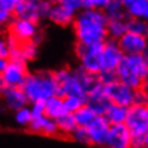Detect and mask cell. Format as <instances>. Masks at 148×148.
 I'll use <instances>...</instances> for the list:
<instances>
[{
  "label": "cell",
  "instance_id": "1",
  "mask_svg": "<svg viewBox=\"0 0 148 148\" xmlns=\"http://www.w3.org/2000/svg\"><path fill=\"white\" fill-rule=\"evenodd\" d=\"M108 16L103 9H82L77 13L72 28L75 43H104L108 39Z\"/></svg>",
  "mask_w": 148,
  "mask_h": 148
},
{
  "label": "cell",
  "instance_id": "2",
  "mask_svg": "<svg viewBox=\"0 0 148 148\" xmlns=\"http://www.w3.org/2000/svg\"><path fill=\"white\" fill-rule=\"evenodd\" d=\"M21 88L27 94L29 103L45 102L48 98L58 94V83L54 72L50 70L29 72Z\"/></svg>",
  "mask_w": 148,
  "mask_h": 148
},
{
  "label": "cell",
  "instance_id": "3",
  "mask_svg": "<svg viewBox=\"0 0 148 148\" xmlns=\"http://www.w3.org/2000/svg\"><path fill=\"white\" fill-rule=\"evenodd\" d=\"M124 123L132 134L131 147L143 148L144 134L148 129V104H132L128 107Z\"/></svg>",
  "mask_w": 148,
  "mask_h": 148
},
{
  "label": "cell",
  "instance_id": "4",
  "mask_svg": "<svg viewBox=\"0 0 148 148\" xmlns=\"http://www.w3.org/2000/svg\"><path fill=\"white\" fill-rule=\"evenodd\" d=\"M54 77L58 83L57 95H60V97H65V95L87 97L88 95L82 82H80L75 68H68V66L59 68L54 70Z\"/></svg>",
  "mask_w": 148,
  "mask_h": 148
},
{
  "label": "cell",
  "instance_id": "5",
  "mask_svg": "<svg viewBox=\"0 0 148 148\" xmlns=\"http://www.w3.org/2000/svg\"><path fill=\"white\" fill-rule=\"evenodd\" d=\"M102 50L103 43H75V54L79 60V65L90 73H99L102 70Z\"/></svg>",
  "mask_w": 148,
  "mask_h": 148
},
{
  "label": "cell",
  "instance_id": "6",
  "mask_svg": "<svg viewBox=\"0 0 148 148\" xmlns=\"http://www.w3.org/2000/svg\"><path fill=\"white\" fill-rule=\"evenodd\" d=\"M51 3V0H20L14 10V16L39 23L40 20L47 19Z\"/></svg>",
  "mask_w": 148,
  "mask_h": 148
},
{
  "label": "cell",
  "instance_id": "7",
  "mask_svg": "<svg viewBox=\"0 0 148 148\" xmlns=\"http://www.w3.org/2000/svg\"><path fill=\"white\" fill-rule=\"evenodd\" d=\"M28 73V63L9 59L5 68L0 73V89L4 87H21Z\"/></svg>",
  "mask_w": 148,
  "mask_h": 148
},
{
  "label": "cell",
  "instance_id": "8",
  "mask_svg": "<svg viewBox=\"0 0 148 148\" xmlns=\"http://www.w3.org/2000/svg\"><path fill=\"white\" fill-rule=\"evenodd\" d=\"M9 34L14 36L19 43L39 39V25L36 21L14 16L9 24Z\"/></svg>",
  "mask_w": 148,
  "mask_h": 148
},
{
  "label": "cell",
  "instance_id": "9",
  "mask_svg": "<svg viewBox=\"0 0 148 148\" xmlns=\"http://www.w3.org/2000/svg\"><path fill=\"white\" fill-rule=\"evenodd\" d=\"M0 103L5 109L15 112L19 108L30 104L21 87H4L0 89Z\"/></svg>",
  "mask_w": 148,
  "mask_h": 148
},
{
  "label": "cell",
  "instance_id": "10",
  "mask_svg": "<svg viewBox=\"0 0 148 148\" xmlns=\"http://www.w3.org/2000/svg\"><path fill=\"white\" fill-rule=\"evenodd\" d=\"M104 89L112 103L125 106V107H131L134 103L136 89H133V88L127 86V84L122 83L121 80L107 84V86H104Z\"/></svg>",
  "mask_w": 148,
  "mask_h": 148
},
{
  "label": "cell",
  "instance_id": "11",
  "mask_svg": "<svg viewBox=\"0 0 148 148\" xmlns=\"http://www.w3.org/2000/svg\"><path fill=\"white\" fill-rule=\"evenodd\" d=\"M124 53L122 51L118 40L108 38L103 43L102 50V70H116Z\"/></svg>",
  "mask_w": 148,
  "mask_h": 148
},
{
  "label": "cell",
  "instance_id": "12",
  "mask_svg": "<svg viewBox=\"0 0 148 148\" xmlns=\"http://www.w3.org/2000/svg\"><path fill=\"white\" fill-rule=\"evenodd\" d=\"M110 123L103 116H97V118L87 127L88 136H89L90 146L106 147L107 137H108Z\"/></svg>",
  "mask_w": 148,
  "mask_h": 148
},
{
  "label": "cell",
  "instance_id": "13",
  "mask_svg": "<svg viewBox=\"0 0 148 148\" xmlns=\"http://www.w3.org/2000/svg\"><path fill=\"white\" fill-rule=\"evenodd\" d=\"M118 44L124 54H142L148 48V38L128 30L118 39Z\"/></svg>",
  "mask_w": 148,
  "mask_h": 148
},
{
  "label": "cell",
  "instance_id": "14",
  "mask_svg": "<svg viewBox=\"0 0 148 148\" xmlns=\"http://www.w3.org/2000/svg\"><path fill=\"white\" fill-rule=\"evenodd\" d=\"M132 134L125 123L110 124L106 147L109 148H128L131 147Z\"/></svg>",
  "mask_w": 148,
  "mask_h": 148
},
{
  "label": "cell",
  "instance_id": "15",
  "mask_svg": "<svg viewBox=\"0 0 148 148\" xmlns=\"http://www.w3.org/2000/svg\"><path fill=\"white\" fill-rule=\"evenodd\" d=\"M28 131L33 134L45 137H57L58 134H60L57 121L48 117L47 114L33 118L30 124L28 125Z\"/></svg>",
  "mask_w": 148,
  "mask_h": 148
},
{
  "label": "cell",
  "instance_id": "16",
  "mask_svg": "<svg viewBox=\"0 0 148 148\" xmlns=\"http://www.w3.org/2000/svg\"><path fill=\"white\" fill-rule=\"evenodd\" d=\"M77 15V12L69 9L68 6L60 3H51V6L48 12L47 19L58 27H72L73 20Z\"/></svg>",
  "mask_w": 148,
  "mask_h": 148
},
{
  "label": "cell",
  "instance_id": "17",
  "mask_svg": "<svg viewBox=\"0 0 148 148\" xmlns=\"http://www.w3.org/2000/svg\"><path fill=\"white\" fill-rule=\"evenodd\" d=\"M87 106H89L98 116H103L108 107L112 104L109 97L106 93L104 84H101L87 95Z\"/></svg>",
  "mask_w": 148,
  "mask_h": 148
},
{
  "label": "cell",
  "instance_id": "18",
  "mask_svg": "<svg viewBox=\"0 0 148 148\" xmlns=\"http://www.w3.org/2000/svg\"><path fill=\"white\" fill-rule=\"evenodd\" d=\"M116 72H117V75H118V80H121L122 83L127 84V86L133 88V89H139L144 82L138 74L129 66V64L124 59V57L122 58L121 63L118 64Z\"/></svg>",
  "mask_w": 148,
  "mask_h": 148
},
{
  "label": "cell",
  "instance_id": "19",
  "mask_svg": "<svg viewBox=\"0 0 148 148\" xmlns=\"http://www.w3.org/2000/svg\"><path fill=\"white\" fill-rule=\"evenodd\" d=\"M44 106H45V114L55 121L68 113L65 109L64 102H63V97L60 95H53V97L48 98L44 102Z\"/></svg>",
  "mask_w": 148,
  "mask_h": 148
},
{
  "label": "cell",
  "instance_id": "20",
  "mask_svg": "<svg viewBox=\"0 0 148 148\" xmlns=\"http://www.w3.org/2000/svg\"><path fill=\"white\" fill-rule=\"evenodd\" d=\"M127 114H128V107L112 103L108 107V109L106 110V113L103 114V117L110 124H118V123H124Z\"/></svg>",
  "mask_w": 148,
  "mask_h": 148
},
{
  "label": "cell",
  "instance_id": "21",
  "mask_svg": "<svg viewBox=\"0 0 148 148\" xmlns=\"http://www.w3.org/2000/svg\"><path fill=\"white\" fill-rule=\"evenodd\" d=\"M77 73H78V77L80 79V82H82L84 89H86L87 94L90 93L92 90H94L95 88L98 86H101V80H99V75L98 73H90L88 72V70L83 69L82 66H77Z\"/></svg>",
  "mask_w": 148,
  "mask_h": 148
},
{
  "label": "cell",
  "instance_id": "22",
  "mask_svg": "<svg viewBox=\"0 0 148 148\" xmlns=\"http://www.w3.org/2000/svg\"><path fill=\"white\" fill-rule=\"evenodd\" d=\"M73 114H74V118H75V122H77V124H78V127H84V128H87L98 116V114L87 104L80 107V108L77 110V112H74Z\"/></svg>",
  "mask_w": 148,
  "mask_h": 148
},
{
  "label": "cell",
  "instance_id": "23",
  "mask_svg": "<svg viewBox=\"0 0 148 148\" xmlns=\"http://www.w3.org/2000/svg\"><path fill=\"white\" fill-rule=\"evenodd\" d=\"M128 18H123V19H112L108 21L107 25V30H108V38L118 40L125 32H128Z\"/></svg>",
  "mask_w": 148,
  "mask_h": 148
},
{
  "label": "cell",
  "instance_id": "24",
  "mask_svg": "<svg viewBox=\"0 0 148 148\" xmlns=\"http://www.w3.org/2000/svg\"><path fill=\"white\" fill-rule=\"evenodd\" d=\"M57 123H58L60 134L65 137H70L73 134V132L78 128V124H77L73 113H66L65 116L60 117L59 119H57Z\"/></svg>",
  "mask_w": 148,
  "mask_h": 148
},
{
  "label": "cell",
  "instance_id": "25",
  "mask_svg": "<svg viewBox=\"0 0 148 148\" xmlns=\"http://www.w3.org/2000/svg\"><path fill=\"white\" fill-rule=\"evenodd\" d=\"M127 14L131 18H139L148 21V0H134L127 8Z\"/></svg>",
  "mask_w": 148,
  "mask_h": 148
},
{
  "label": "cell",
  "instance_id": "26",
  "mask_svg": "<svg viewBox=\"0 0 148 148\" xmlns=\"http://www.w3.org/2000/svg\"><path fill=\"white\" fill-rule=\"evenodd\" d=\"M106 15L108 16L109 20L112 19H123V18H128L127 9L121 4L118 0H110L109 4L106 6L104 9Z\"/></svg>",
  "mask_w": 148,
  "mask_h": 148
},
{
  "label": "cell",
  "instance_id": "27",
  "mask_svg": "<svg viewBox=\"0 0 148 148\" xmlns=\"http://www.w3.org/2000/svg\"><path fill=\"white\" fill-rule=\"evenodd\" d=\"M33 119V114H32V109H30V104L19 108L18 110L14 112V123L18 127L21 128H28V125L30 124V122Z\"/></svg>",
  "mask_w": 148,
  "mask_h": 148
},
{
  "label": "cell",
  "instance_id": "28",
  "mask_svg": "<svg viewBox=\"0 0 148 148\" xmlns=\"http://www.w3.org/2000/svg\"><path fill=\"white\" fill-rule=\"evenodd\" d=\"M128 23V30L133 32L136 34H139L142 36L148 38V21L144 19H139V18H131L128 16L127 19Z\"/></svg>",
  "mask_w": 148,
  "mask_h": 148
},
{
  "label": "cell",
  "instance_id": "29",
  "mask_svg": "<svg viewBox=\"0 0 148 148\" xmlns=\"http://www.w3.org/2000/svg\"><path fill=\"white\" fill-rule=\"evenodd\" d=\"M65 109L68 113L77 112L80 107H83L87 103V97H79V95H65L63 97Z\"/></svg>",
  "mask_w": 148,
  "mask_h": 148
},
{
  "label": "cell",
  "instance_id": "30",
  "mask_svg": "<svg viewBox=\"0 0 148 148\" xmlns=\"http://www.w3.org/2000/svg\"><path fill=\"white\" fill-rule=\"evenodd\" d=\"M74 142L79 143V144H84V146H90L89 142V136H88V131L84 127H78L75 131L73 132V134L70 136Z\"/></svg>",
  "mask_w": 148,
  "mask_h": 148
},
{
  "label": "cell",
  "instance_id": "31",
  "mask_svg": "<svg viewBox=\"0 0 148 148\" xmlns=\"http://www.w3.org/2000/svg\"><path fill=\"white\" fill-rule=\"evenodd\" d=\"M99 75V80H101L102 84H110V83H114L118 80V75H117V72L116 70H101L98 73Z\"/></svg>",
  "mask_w": 148,
  "mask_h": 148
},
{
  "label": "cell",
  "instance_id": "32",
  "mask_svg": "<svg viewBox=\"0 0 148 148\" xmlns=\"http://www.w3.org/2000/svg\"><path fill=\"white\" fill-rule=\"evenodd\" d=\"M110 0H82V9H104Z\"/></svg>",
  "mask_w": 148,
  "mask_h": 148
},
{
  "label": "cell",
  "instance_id": "33",
  "mask_svg": "<svg viewBox=\"0 0 148 148\" xmlns=\"http://www.w3.org/2000/svg\"><path fill=\"white\" fill-rule=\"evenodd\" d=\"M54 3H60V4L68 6L69 9L74 10L78 13L79 10H82V0H51Z\"/></svg>",
  "mask_w": 148,
  "mask_h": 148
},
{
  "label": "cell",
  "instance_id": "34",
  "mask_svg": "<svg viewBox=\"0 0 148 148\" xmlns=\"http://www.w3.org/2000/svg\"><path fill=\"white\" fill-rule=\"evenodd\" d=\"M30 109H32L33 118L40 117V116H44V114H45V106H44V102L30 103Z\"/></svg>",
  "mask_w": 148,
  "mask_h": 148
},
{
  "label": "cell",
  "instance_id": "35",
  "mask_svg": "<svg viewBox=\"0 0 148 148\" xmlns=\"http://www.w3.org/2000/svg\"><path fill=\"white\" fill-rule=\"evenodd\" d=\"M13 16L14 14L8 12V10H4L0 8V28H5V27H9L10 21L13 20Z\"/></svg>",
  "mask_w": 148,
  "mask_h": 148
},
{
  "label": "cell",
  "instance_id": "36",
  "mask_svg": "<svg viewBox=\"0 0 148 148\" xmlns=\"http://www.w3.org/2000/svg\"><path fill=\"white\" fill-rule=\"evenodd\" d=\"M19 1L20 0H0V8L14 14V10H15Z\"/></svg>",
  "mask_w": 148,
  "mask_h": 148
},
{
  "label": "cell",
  "instance_id": "37",
  "mask_svg": "<svg viewBox=\"0 0 148 148\" xmlns=\"http://www.w3.org/2000/svg\"><path fill=\"white\" fill-rule=\"evenodd\" d=\"M10 57V47L8 44L6 38H0V58L9 59Z\"/></svg>",
  "mask_w": 148,
  "mask_h": 148
},
{
  "label": "cell",
  "instance_id": "38",
  "mask_svg": "<svg viewBox=\"0 0 148 148\" xmlns=\"http://www.w3.org/2000/svg\"><path fill=\"white\" fill-rule=\"evenodd\" d=\"M133 104H148V97L146 95V93L140 89H136L134 93V103Z\"/></svg>",
  "mask_w": 148,
  "mask_h": 148
},
{
  "label": "cell",
  "instance_id": "39",
  "mask_svg": "<svg viewBox=\"0 0 148 148\" xmlns=\"http://www.w3.org/2000/svg\"><path fill=\"white\" fill-rule=\"evenodd\" d=\"M140 89H142L144 93H146V95L148 97V77L146 79H144V82H143V84H142V87H140Z\"/></svg>",
  "mask_w": 148,
  "mask_h": 148
},
{
  "label": "cell",
  "instance_id": "40",
  "mask_svg": "<svg viewBox=\"0 0 148 148\" xmlns=\"http://www.w3.org/2000/svg\"><path fill=\"white\" fill-rule=\"evenodd\" d=\"M118 1H119V3H121V4H122V5H123V6H124V8H125V9H127V8H128V6H129V5H131V4H132V3H133V1H134V0H118Z\"/></svg>",
  "mask_w": 148,
  "mask_h": 148
},
{
  "label": "cell",
  "instance_id": "41",
  "mask_svg": "<svg viewBox=\"0 0 148 148\" xmlns=\"http://www.w3.org/2000/svg\"><path fill=\"white\" fill-rule=\"evenodd\" d=\"M9 59H5V58H0V73L3 72V69L5 68V65H6V63H8Z\"/></svg>",
  "mask_w": 148,
  "mask_h": 148
},
{
  "label": "cell",
  "instance_id": "42",
  "mask_svg": "<svg viewBox=\"0 0 148 148\" xmlns=\"http://www.w3.org/2000/svg\"><path fill=\"white\" fill-rule=\"evenodd\" d=\"M144 147L148 148V129H147L146 134H144Z\"/></svg>",
  "mask_w": 148,
  "mask_h": 148
},
{
  "label": "cell",
  "instance_id": "43",
  "mask_svg": "<svg viewBox=\"0 0 148 148\" xmlns=\"http://www.w3.org/2000/svg\"><path fill=\"white\" fill-rule=\"evenodd\" d=\"M142 54H143V58H144V60H146V62H147V64H148V48H147V49L143 51Z\"/></svg>",
  "mask_w": 148,
  "mask_h": 148
}]
</instances>
